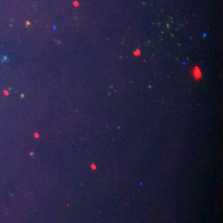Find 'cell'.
Returning a JSON list of instances; mask_svg holds the SVG:
<instances>
[{"label":"cell","mask_w":223,"mask_h":223,"mask_svg":"<svg viewBox=\"0 0 223 223\" xmlns=\"http://www.w3.org/2000/svg\"><path fill=\"white\" fill-rule=\"evenodd\" d=\"M193 77L195 78L196 80H199L202 77V73H201V70L200 69L198 66H195L194 67V70L193 71Z\"/></svg>","instance_id":"obj_1"},{"label":"cell","mask_w":223,"mask_h":223,"mask_svg":"<svg viewBox=\"0 0 223 223\" xmlns=\"http://www.w3.org/2000/svg\"><path fill=\"white\" fill-rule=\"evenodd\" d=\"M134 55H135V56H138L139 55H140V51L139 50H136V51H134Z\"/></svg>","instance_id":"obj_2"}]
</instances>
